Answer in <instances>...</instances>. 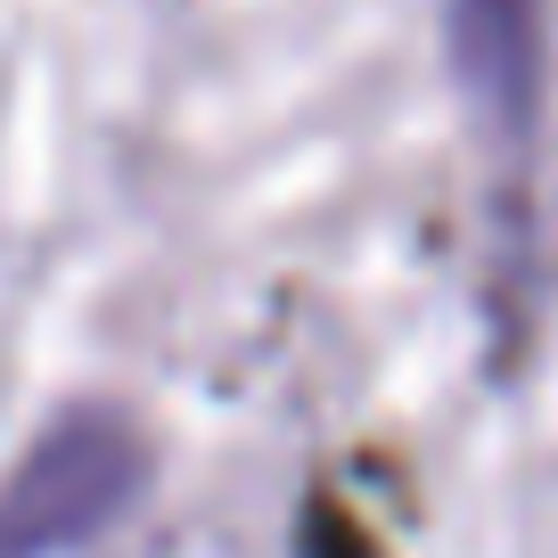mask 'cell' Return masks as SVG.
Listing matches in <instances>:
<instances>
[{
    "instance_id": "2",
    "label": "cell",
    "mask_w": 558,
    "mask_h": 558,
    "mask_svg": "<svg viewBox=\"0 0 558 558\" xmlns=\"http://www.w3.org/2000/svg\"><path fill=\"white\" fill-rule=\"evenodd\" d=\"M452 58L476 107L501 123H525L542 83V25L534 0H452Z\"/></svg>"
},
{
    "instance_id": "1",
    "label": "cell",
    "mask_w": 558,
    "mask_h": 558,
    "mask_svg": "<svg viewBox=\"0 0 558 558\" xmlns=\"http://www.w3.org/2000/svg\"><path fill=\"white\" fill-rule=\"evenodd\" d=\"M148 485V436L123 411H66L0 485V558H66Z\"/></svg>"
}]
</instances>
